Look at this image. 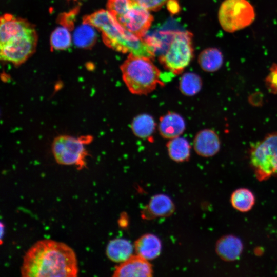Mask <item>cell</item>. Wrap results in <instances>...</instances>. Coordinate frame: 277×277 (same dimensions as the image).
Segmentation results:
<instances>
[{"instance_id":"6da1fadb","label":"cell","mask_w":277,"mask_h":277,"mask_svg":"<svg viewBox=\"0 0 277 277\" xmlns=\"http://www.w3.org/2000/svg\"><path fill=\"white\" fill-rule=\"evenodd\" d=\"M75 253L67 244L52 240L34 243L25 253L21 273L24 277H76Z\"/></svg>"},{"instance_id":"7a4b0ae2","label":"cell","mask_w":277,"mask_h":277,"mask_svg":"<svg viewBox=\"0 0 277 277\" xmlns=\"http://www.w3.org/2000/svg\"><path fill=\"white\" fill-rule=\"evenodd\" d=\"M37 35L26 19L6 14L1 18L0 56L15 66L25 62L35 52Z\"/></svg>"},{"instance_id":"3957f363","label":"cell","mask_w":277,"mask_h":277,"mask_svg":"<svg viewBox=\"0 0 277 277\" xmlns=\"http://www.w3.org/2000/svg\"><path fill=\"white\" fill-rule=\"evenodd\" d=\"M83 22L98 30L104 43L116 51L151 59L155 56L156 49L146 38L125 29L107 10H99L85 16Z\"/></svg>"},{"instance_id":"277c9868","label":"cell","mask_w":277,"mask_h":277,"mask_svg":"<svg viewBox=\"0 0 277 277\" xmlns=\"http://www.w3.org/2000/svg\"><path fill=\"white\" fill-rule=\"evenodd\" d=\"M120 70L123 81L133 94L146 95L158 85H164L160 70L149 57L129 54Z\"/></svg>"},{"instance_id":"5b68a950","label":"cell","mask_w":277,"mask_h":277,"mask_svg":"<svg viewBox=\"0 0 277 277\" xmlns=\"http://www.w3.org/2000/svg\"><path fill=\"white\" fill-rule=\"evenodd\" d=\"M107 8L122 27L140 38L153 21L149 10L132 0H108Z\"/></svg>"},{"instance_id":"8992f818","label":"cell","mask_w":277,"mask_h":277,"mask_svg":"<svg viewBox=\"0 0 277 277\" xmlns=\"http://www.w3.org/2000/svg\"><path fill=\"white\" fill-rule=\"evenodd\" d=\"M169 34L168 47L160 55L159 61L166 70L179 75L193 57V34L188 31L169 32Z\"/></svg>"},{"instance_id":"52a82bcc","label":"cell","mask_w":277,"mask_h":277,"mask_svg":"<svg viewBox=\"0 0 277 277\" xmlns=\"http://www.w3.org/2000/svg\"><path fill=\"white\" fill-rule=\"evenodd\" d=\"M90 135L76 137L61 135L52 144V151L56 162L62 165L74 166L78 170L86 166L89 154L86 146L93 141Z\"/></svg>"},{"instance_id":"ba28073f","label":"cell","mask_w":277,"mask_h":277,"mask_svg":"<svg viewBox=\"0 0 277 277\" xmlns=\"http://www.w3.org/2000/svg\"><path fill=\"white\" fill-rule=\"evenodd\" d=\"M250 165L259 181L277 176V132L267 134L250 150Z\"/></svg>"},{"instance_id":"9c48e42d","label":"cell","mask_w":277,"mask_h":277,"mask_svg":"<svg viewBox=\"0 0 277 277\" xmlns=\"http://www.w3.org/2000/svg\"><path fill=\"white\" fill-rule=\"evenodd\" d=\"M255 10L247 0H224L218 11L222 29L233 33L250 26L254 21Z\"/></svg>"},{"instance_id":"30bf717a","label":"cell","mask_w":277,"mask_h":277,"mask_svg":"<svg viewBox=\"0 0 277 277\" xmlns=\"http://www.w3.org/2000/svg\"><path fill=\"white\" fill-rule=\"evenodd\" d=\"M193 149L197 154L204 157L214 156L220 151L221 141L217 134L211 129L199 131L193 142Z\"/></svg>"},{"instance_id":"8fae6325","label":"cell","mask_w":277,"mask_h":277,"mask_svg":"<svg viewBox=\"0 0 277 277\" xmlns=\"http://www.w3.org/2000/svg\"><path fill=\"white\" fill-rule=\"evenodd\" d=\"M153 273L151 264L137 255L132 256L116 267L113 276L120 277H147Z\"/></svg>"},{"instance_id":"7c38bea8","label":"cell","mask_w":277,"mask_h":277,"mask_svg":"<svg viewBox=\"0 0 277 277\" xmlns=\"http://www.w3.org/2000/svg\"><path fill=\"white\" fill-rule=\"evenodd\" d=\"M157 128L163 138L170 140L181 136L186 129V123L179 113L168 112L160 117Z\"/></svg>"},{"instance_id":"4fadbf2b","label":"cell","mask_w":277,"mask_h":277,"mask_svg":"<svg viewBox=\"0 0 277 277\" xmlns=\"http://www.w3.org/2000/svg\"><path fill=\"white\" fill-rule=\"evenodd\" d=\"M243 249L241 240L237 236L228 235L222 237L217 242L216 251L223 260L234 261L241 256Z\"/></svg>"},{"instance_id":"5bb4252c","label":"cell","mask_w":277,"mask_h":277,"mask_svg":"<svg viewBox=\"0 0 277 277\" xmlns=\"http://www.w3.org/2000/svg\"><path fill=\"white\" fill-rule=\"evenodd\" d=\"M174 205L172 200L167 195L160 194L153 196L144 212L146 218L162 217L172 214Z\"/></svg>"},{"instance_id":"9a60e30c","label":"cell","mask_w":277,"mask_h":277,"mask_svg":"<svg viewBox=\"0 0 277 277\" xmlns=\"http://www.w3.org/2000/svg\"><path fill=\"white\" fill-rule=\"evenodd\" d=\"M134 248L138 256L149 261L155 259L160 254L162 243L157 236L147 233L135 241Z\"/></svg>"},{"instance_id":"2e32d148","label":"cell","mask_w":277,"mask_h":277,"mask_svg":"<svg viewBox=\"0 0 277 277\" xmlns=\"http://www.w3.org/2000/svg\"><path fill=\"white\" fill-rule=\"evenodd\" d=\"M133 248V246L128 240L117 238L109 241L106 253L111 261L121 263L132 256Z\"/></svg>"},{"instance_id":"e0dca14e","label":"cell","mask_w":277,"mask_h":277,"mask_svg":"<svg viewBox=\"0 0 277 277\" xmlns=\"http://www.w3.org/2000/svg\"><path fill=\"white\" fill-rule=\"evenodd\" d=\"M224 62L222 52L216 48H208L199 55L198 63L201 68L207 72H214L222 66Z\"/></svg>"},{"instance_id":"ac0fdd59","label":"cell","mask_w":277,"mask_h":277,"mask_svg":"<svg viewBox=\"0 0 277 277\" xmlns=\"http://www.w3.org/2000/svg\"><path fill=\"white\" fill-rule=\"evenodd\" d=\"M156 126L153 117L147 113H141L135 116L130 125L133 134L142 139L151 137L154 132Z\"/></svg>"},{"instance_id":"d6986e66","label":"cell","mask_w":277,"mask_h":277,"mask_svg":"<svg viewBox=\"0 0 277 277\" xmlns=\"http://www.w3.org/2000/svg\"><path fill=\"white\" fill-rule=\"evenodd\" d=\"M169 157L175 162L187 161L191 154V146L185 138L179 136L170 140L166 144Z\"/></svg>"},{"instance_id":"ffe728a7","label":"cell","mask_w":277,"mask_h":277,"mask_svg":"<svg viewBox=\"0 0 277 277\" xmlns=\"http://www.w3.org/2000/svg\"><path fill=\"white\" fill-rule=\"evenodd\" d=\"M94 28L92 25L83 22L74 32L73 39L74 44L77 47L83 48L91 47L96 39Z\"/></svg>"},{"instance_id":"44dd1931","label":"cell","mask_w":277,"mask_h":277,"mask_svg":"<svg viewBox=\"0 0 277 277\" xmlns=\"http://www.w3.org/2000/svg\"><path fill=\"white\" fill-rule=\"evenodd\" d=\"M230 201L234 208L245 212L251 209L255 203V197L248 189L241 188L233 192Z\"/></svg>"},{"instance_id":"7402d4cb","label":"cell","mask_w":277,"mask_h":277,"mask_svg":"<svg viewBox=\"0 0 277 277\" xmlns=\"http://www.w3.org/2000/svg\"><path fill=\"white\" fill-rule=\"evenodd\" d=\"M203 82L201 77L193 72H187L182 75L179 81L181 93L186 96H193L201 90Z\"/></svg>"},{"instance_id":"603a6c76","label":"cell","mask_w":277,"mask_h":277,"mask_svg":"<svg viewBox=\"0 0 277 277\" xmlns=\"http://www.w3.org/2000/svg\"><path fill=\"white\" fill-rule=\"evenodd\" d=\"M50 42L51 47L54 50H65L71 45V36L67 27L60 26L53 31Z\"/></svg>"},{"instance_id":"cb8c5ba5","label":"cell","mask_w":277,"mask_h":277,"mask_svg":"<svg viewBox=\"0 0 277 277\" xmlns=\"http://www.w3.org/2000/svg\"><path fill=\"white\" fill-rule=\"evenodd\" d=\"M265 83L268 91L272 94H277V63L270 67L269 72L265 79Z\"/></svg>"},{"instance_id":"d4e9b609","label":"cell","mask_w":277,"mask_h":277,"mask_svg":"<svg viewBox=\"0 0 277 277\" xmlns=\"http://www.w3.org/2000/svg\"><path fill=\"white\" fill-rule=\"evenodd\" d=\"M149 11H157L169 0H132Z\"/></svg>"},{"instance_id":"484cf974","label":"cell","mask_w":277,"mask_h":277,"mask_svg":"<svg viewBox=\"0 0 277 277\" xmlns=\"http://www.w3.org/2000/svg\"><path fill=\"white\" fill-rule=\"evenodd\" d=\"M169 10L172 13L179 11V6L174 0H169L167 3Z\"/></svg>"}]
</instances>
